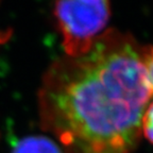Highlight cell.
<instances>
[{
  "instance_id": "6da1fadb",
  "label": "cell",
  "mask_w": 153,
  "mask_h": 153,
  "mask_svg": "<svg viewBox=\"0 0 153 153\" xmlns=\"http://www.w3.org/2000/svg\"><path fill=\"white\" fill-rule=\"evenodd\" d=\"M145 48L132 36L105 31L88 52L53 62L38 105L43 127L67 153H132L152 93Z\"/></svg>"
},
{
  "instance_id": "5b68a950",
  "label": "cell",
  "mask_w": 153,
  "mask_h": 153,
  "mask_svg": "<svg viewBox=\"0 0 153 153\" xmlns=\"http://www.w3.org/2000/svg\"><path fill=\"white\" fill-rule=\"evenodd\" d=\"M143 64H145L147 81H148L151 93L153 94V47L145 48Z\"/></svg>"
},
{
  "instance_id": "7a4b0ae2",
  "label": "cell",
  "mask_w": 153,
  "mask_h": 153,
  "mask_svg": "<svg viewBox=\"0 0 153 153\" xmlns=\"http://www.w3.org/2000/svg\"><path fill=\"white\" fill-rule=\"evenodd\" d=\"M54 18L67 56L88 52L111 16L110 0H55Z\"/></svg>"
},
{
  "instance_id": "3957f363",
  "label": "cell",
  "mask_w": 153,
  "mask_h": 153,
  "mask_svg": "<svg viewBox=\"0 0 153 153\" xmlns=\"http://www.w3.org/2000/svg\"><path fill=\"white\" fill-rule=\"evenodd\" d=\"M12 153H63V151L49 137L35 135L20 139Z\"/></svg>"
},
{
  "instance_id": "277c9868",
  "label": "cell",
  "mask_w": 153,
  "mask_h": 153,
  "mask_svg": "<svg viewBox=\"0 0 153 153\" xmlns=\"http://www.w3.org/2000/svg\"><path fill=\"white\" fill-rule=\"evenodd\" d=\"M141 133L145 137L153 143V101L150 102L143 113L141 119Z\"/></svg>"
}]
</instances>
